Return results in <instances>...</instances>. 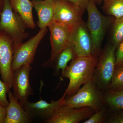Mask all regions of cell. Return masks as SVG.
<instances>
[{
  "mask_svg": "<svg viewBox=\"0 0 123 123\" xmlns=\"http://www.w3.org/2000/svg\"><path fill=\"white\" fill-rule=\"evenodd\" d=\"M95 112L91 108L69 107L62 105L50 118L44 121L47 123H78L87 119Z\"/></svg>",
  "mask_w": 123,
  "mask_h": 123,
  "instance_id": "10",
  "label": "cell"
},
{
  "mask_svg": "<svg viewBox=\"0 0 123 123\" xmlns=\"http://www.w3.org/2000/svg\"><path fill=\"white\" fill-rule=\"evenodd\" d=\"M104 98L109 110L117 111L123 109V90L108 91L104 93Z\"/></svg>",
  "mask_w": 123,
  "mask_h": 123,
  "instance_id": "18",
  "label": "cell"
},
{
  "mask_svg": "<svg viewBox=\"0 0 123 123\" xmlns=\"http://www.w3.org/2000/svg\"><path fill=\"white\" fill-rule=\"evenodd\" d=\"M31 68V65H25L13 72V94L22 106L28 101L29 97L33 94L30 81Z\"/></svg>",
  "mask_w": 123,
  "mask_h": 123,
  "instance_id": "8",
  "label": "cell"
},
{
  "mask_svg": "<svg viewBox=\"0 0 123 123\" xmlns=\"http://www.w3.org/2000/svg\"><path fill=\"white\" fill-rule=\"evenodd\" d=\"M57 0H33V7L37 14V25L40 29L48 27L53 21Z\"/></svg>",
  "mask_w": 123,
  "mask_h": 123,
  "instance_id": "15",
  "label": "cell"
},
{
  "mask_svg": "<svg viewBox=\"0 0 123 123\" xmlns=\"http://www.w3.org/2000/svg\"><path fill=\"white\" fill-rule=\"evenodd\" d=\"M117 48L113 44L106 46L101 51L95 69L93 80L104 93L109 90L114 72Z\"/></svg>",
  "mask_w": 123,
  "mask_h": 123,
  "instance_id": "5",
  "label": "cell"
},
{
  "mask_svg": "<svg viewBox=\"0 0 123 123\" xmlns=\"http://www.w3.org/2000/svg\"><path fill=\"white\" fill-rule=\"evenodd\" d=\"M116 111L117 113L109 116L107 123H123V109Z\"/></svg>",
  "mask_w": 123,
  "mask_h": 123,
  "instance_id": "25",
  "label": "cell"
},
{
  "mask_svg": "<svg viewBox=\"0 0 123 123\" xmlns=\"http://www.w3.org/2000/svg\"><path fill=\"white\" fill-rule=\"evenodd\" d=\"M27 28L20 15L12 9L10 0H4L0 17V31L12 40L14 51L28 37L29 34L25 31Z\"/></svg>",
  "mask_w": 123,
  "mask_h": 123,
  "instance_id": "2",
  "label": "cell"
},
{
  "mask_svg": "<svg viewBox=\"0 0 123 123\" xmlns=\"http://www.w3.org/2000/svg\"><path fill=\"white\" fill-rule=\"evenodd\" d=\"M6 116V108L0 105V123H4Z\"/></svg>",
  "mask_w": 123,
  "mask_h": 123,
  "instance_id": "27",
  "label": "cell"
},
{
  "mask_svg": "<svg viewBox=\"0 0 123 123\" xmlns=\"http://www.w3.org/2000/svg\"><path fill=\"white\" fill-rule=\"evenodd\" d=\"M13 10L18 14L24 22L31 29H34L36 24L33 19V5L30 0H10Z\"/></svg>",
  "mask_w": 123,
  "mask_h": 123,
  "instance_id": "16",
  "label": "cell"
},
{
  "mask_svg": "<svg viewBox=\"0 0 123 123\" xmlns=\"http://www.w3.org/2000/svg\"><path fill=\"white\" fill-rule=\"evenodd\" d=\"M76 58V56L74 48L72 44L70 43L54 60L51 61L55 62L54 65L51 67L53 69L54 76H58L60 70L62 73L63 72L68 66V63Z\"/></svg>",
  "mask_w": 123,
  "mask_h": 123,
  "instance_id": "17",
  "label": "cell"
},
{
  "mask_svg": "<svg viewBox=\"0 0 123 123\" xmlns=\"http://www.w3.org/2000/svg\"><path fill=\"white\" fill-rule=\"evenodd\" d=\"M121 90H123V66L115 67L108 91H115Z\"/></svg>",
  "mask_w": 123,
  "mask_h": 123,
  "instance_id": "22",
  "label": "cell"
},
{
  "mask_svg": "<svg viewBox=\"0 0 123 123\" xmlns=\"http://www.w3.org/2000/svg\"><path fill=\"white\" fill-rule=\"evenodd\" d=\"M104 93L92 79L84 84L75 94L65 98L63 105L73 108L88 107L95 112L106 105Z\"/></svg>",
  "mask_w": 123,
  "mask_h": 123,
  "instance_id": "4",
  "label": "cell"
},
{
  "mask_svg": "<svg viewBox=\"0 0 123 123\" xmlns=\"http://www.w3.org/2000/svg\"><path fill=\"white\" fill-rule=\"evenodd\" d=\"M86 10L88 14L86 26L92 40V55L98 57L104 35L111 20L101 13L94 0H89Z\"/></svg>",
  "mask_w": 123,
  "mask_h": 123,
  "instance_id": "3",
  "label": "cell"
},
{
  "mask_svg": "<svg viewBox=\"0 0 123 123\" xmlns=\"http://www.w3.org/2000/svg\"><path fill=\"white\" fill-rule=\"evenodd\" d=\"M103 10L108 15L116 18L123 17V0H103Z\"/></svg>",
  "mask_w": 123,
  "mask_h": 123,
  "instance_id": "19",
  "label": "cell"
},
{
  "mask_svg": "<svg viewBox=\"0 0 123 123\" xmlns=\"http://www.w3.org/2000/svg\"><path fill=\"white\" fill-rule=\"evenodd\" d=\"M9 104L6 108L4 123H28L32 118L23 107L10 91L8 92Z\"/></svg>",
  "mask_w": 123,
  "mask_h": 123,
  "instance_id": "14",
  "label": "cell"
},
{
  "mask_svg": "<svg viewBox=\"0 0 123 123\" xmlns=\"http://www.w3.org/2000/svg\"><path fill=\"white\" fill-rule=\"evenodd\" d=\"M77 57L92 56V42L86 23L82 20L74 28L70 36Z\"/></svg>",
  "mask_w": 123,
  "mask_h": 123,
  "instance_id": "12",
  "label": "cell"
},
{
  "mask_svg": "<svg viewBox=\"0 0 123 123\" xmlns=\"http://www.w3.org/2000/svg\"><path fill=\"white\" fill-rule=\"evenodd\" d=\"M98 58L93 56L77 57L67 66L62 73V78L69 80L64 92L66 98L75 94L82 85L93 79Z\"/></svg>",
  "mask_w": 123,
  "mask_h": 123,
  "instance_id": "1",
  "label": "cell"
},
{
  "mask_svg": "<svg viewBox=\"0 0 123 123\" xmlns=\"http://www.w3.org/2000/svg\"><path fill=\"white\" fill-rule=\"evenodd\" d=\"M4 0H0V17L2 12V9L4 7Z\"/></svg>",
  "mask_w": 123,
  "mask_h": 123,
  "instance_id": "28",
  "label": "cell"
},
{
  "mask_svg": "<svg viewBox=\"0 0 123 123\" xmlns=\"http://www.w3.org/2000/svg\"><path fill=\"white\" fill-rule=\"evenodd\" d=\"M47 27L40 29L38 33L25 43H22L14 51L13 72L23 65L33 63L38 46L47 34Z\"/></svg>",
  "mask_w": 123,
  "mask_h": 123,
  "instance_id": "6",
  "label": "cell"
},
{
  "mask_svg": "<svg viewBox=\"0 0 123 123\" xmlns=\"http://www.w3.org/2000/svg\"><path fill=\"white\" fill-rule=\"evenodd\" d=\"M50 32L51 48L50 61H53L70 43L73 29L56 22L52 21L48 26Z\"/></svg>",
  "mask_w": 123,
  "mask_h": 123,
  "instance_id": "11",
  "label": "cell"
},
{
  "mask_svg": "<svg viewBox=\"0 0 123 123\" xmlns=\"http://www.w3.org/2000/svg\"><path fill=\"white\" fill-rule=\"evenodd\" d=\"M109 109L106 105L99 111L95 112L90 117L83 122V123H107L109 117Z\"/></svg>",
  "mask_w": 123,
  "mask_h": 123,
  "instance_id": "21",
  "label": "cell"
},
{
  "mask_svg": "<svg viewBox=\"0 0 123 123\" xmlns=\"http://www.w3.org/2000/svg\"><path fill=\"white\" fill-rule=\"evenodd\" d=\"M65 98L66 94L64 93L63 96L56 101H52L50 103L42 99L35 102L28 101L23 107L31 118H40L46 120L53 116L56 111L63 105Z\"/></svg>",
  "mask_w": 123,
  "mask_h": 123,
  "instance_id": "13",
  "label": "cell"
},
{
  "mask_svg": "<svg viewBox=\"0 0 123 123\" xmlns=\"http://www.w3.org/2000/svg\"><path fill=\"white\" fill-rule=\"evenodd\" d=\"M85 11L67 0H57L53 21L73 29L82 20Z\"/></svg>",
  "mask_w": 123,
  "mask_h": 123,
  "instance_id": "9",
  "label": "cell"
},
{
  "mask_svg": "<svg viewBox=\"0 0 123 123\" xmlns=\"http://www.w3.org/2000/svg\"><path fill=\"white\" fill-rule=\"evenodd\" d=\"M13 53L12 40L6 34L0 31V74L8 92L12 88Z\"/></svg>",
  "mask_w": 123,
  "mask_h": 123,
  "instance_id": "7",
  "label": "cell"
},
{
  "mask_svg": "<svg viewBox=\"0 0 123 123\" xmlns=\"http://www.w3.org/2000/svg\"><path fill=\"white\" fill-rule=\"evenodd\" d=\"M123 41V17L116 18L113 24L112 42L113 44L118 47Z\"/></svg>",
  "mask_w": 123,
  "mask_h": 123,
  "instance_id": "20",
  "label": "cell"
},
{
  "mask_svg": "<svg viewBox=\"0 0 123 123\" xmlns=\"http://www.w3.org/2000/svg\"><path fill=\"white\" fill-rule=\"evenodd\" d=\"M123 66V41L119 44L116 52L115 67Z\"/></svg>",
  "mask_w": 123,
  "mask_h": 123,
  "instance_id": "24",
  "label": "cell"
},
{
  "mask_svg": "<svg viewBox=\"0 0 123 123\" xmlns=\"http://www.w3.org/2000/svg\"><path fill=\"white\" fill-rule=\"evenodd\" d=\"M71 4L85 11L89 0H67Z\"/></svg>",
  "mask_w": 123,
  "mask_h": 123,
  "instance_id": "26",
  "label": "cell"
},
{
  "mask_svg": "<svg viewBox=\"0 0 123 123\" xmlns=\"http://www.w3.org/2000/svg\"><path fill=\"white\" fill-rule=\"evenodd\" d=\"M96 4L100 5L102 2L103 0H94Z\"/></svg>",
  "mask_w": 123,
  "mask_h": 123,
  "instance_id": "29",
  "label": "cell"
},
{
  "mask_svg": "<svg viewBox=\"0 0 123 123\" xmlns=\"http://www.w3.org/2000/svg\"><path fill=\"white\" fill-rule=\"evenodd\" d=\"M8 92L6 85L3 81L0 80V105L6 108L9 102L7 98Z\"/></svg>",
  "mask_w": 123,
  "mask_h": 123,
  "instance_id": "23",
  "label": "cell"
}]
</instances>
